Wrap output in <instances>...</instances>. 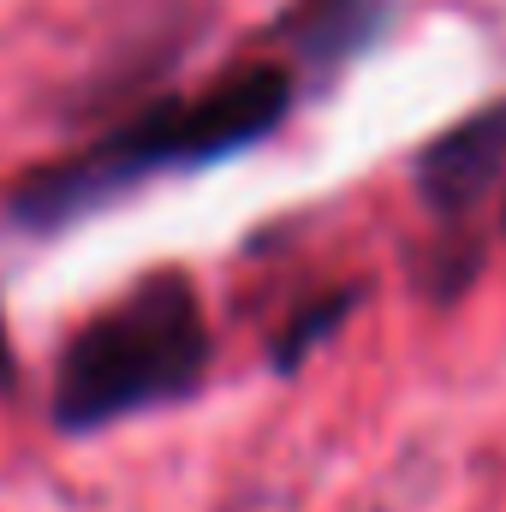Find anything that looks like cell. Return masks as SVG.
<instances>
[{
    "instance_id": "6",
    "label": "cell",
    "mask_w": 506,
    "mask_h": 512,
    "mask_svg": "<svg viewBox=\"0 0 506 512\" xmlns=\"http://www.w3.org/2000/svg\"><path fill=\"white\" fill-rule=\"evenodd\" d=\"M501 227H506V209H501Z\"/></svg>"
},
{
    "instance_id": "2",
    "label": "cell",
    "mask_w": 506,
    "mask_h": 512,
    "mask_svg": "<svg viewBox=\"0 0 506 512\" xmlns=\"http://www.w3.org/2000/svg\"><path fill=\"white\" fill-rule=\"evenodd\" d=\"M215 334L185 268H155L102 304L54 358L48 423L60 435H102L126 417L191 399L209 382Z\"/></svg>"
},
{
    "instance_id": "5",
    "label": "cell",
    "mask_w": 506,
    "mask_h": 512,
    "mask_svg": "<svg viewBox=\"0 0 506 512\" xmlns=\"http://www.w3.org/2000/svg\"><path fill=\"white\" fill-rule=\"evenodd\" d=\"M352 304H358L352 286H346V292H328V298H316V304H304V310L268 340V364H274V376H292V370H298V364H304V358H310V352L346 322V316H352Z\"/></svg>"
},
{
    "instance_id": "4",
    "label": "cell",
    "mask_w": 506,
    "mask_h": 512,
    "mask_svg": "<svg viewBox=\"0 0 506 512\" xmlns=\"http://www.w3.org/2000/svg\"><path fill=\"white\" fill-rule=\"evenodd\" d=\"M387 6L393 0H298L280 12L274 42L292 48V72L304 66V72L328 78L387 30Z\"/></svg>"
},
{
    "instance_id": "1",
    "label": "cell",
    "mask_w": 506,
    "mask_h": 512,
    "mask_svg": "<svg viewBox=\"0 0 506 512\" xmlns=\"http://www.w3.org/2000/svg\"><path fill=\"white\" fill-rule=\"evenodd\" d=\"M298 90H304V78L286 60H245L191 96L149 102L143 114H131L114 131H102L96 143H84L78 155L24 173L6 191L0 215L12 233L54 239L66 227L114 209L131 191H143L149 179L197 173V167L233 161L256 143H268L292 120Z\"/></svg>"
},
{
    "instance_id": "3",
    "label": "cell",
    "mask_w": 506,
    "mask_h": 512,
    "mask_svg": "<svg viewBox=\"0 0 506 512\" xmlns=\"http://www.w3.org/2000/svg\"><path fill=\"white\" fill-rule=\"evenodd\" d=\"M417 197L441 221H465L489 191L506 185V96L453 120L441 137H429L411 161Z\"/></svg>"
}]
</instances>
